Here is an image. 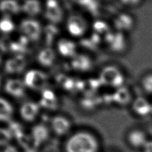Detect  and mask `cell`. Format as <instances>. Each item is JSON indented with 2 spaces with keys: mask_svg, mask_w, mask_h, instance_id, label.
<instances>
[{
  "mask_svg": "<svg viewBox=\"0 0 152 152\" xmlns=\"http://www.w3.org/2000/svg\"><path fill=\"white\" fill-rule=\"evenodd\" d=\"M67 28L72 35L80 36L84 33L86 29V23L81 17L77 15H73L68 20Z\"/></svg>",
  "mask_w": 152,
  "mask_h": 152,
  "instance_id": "9c48e42d",
  "label": "cell"
},
{
  "mask_svg": "<svg viewBox=\"0 0 152 152\" xmlns=\"http://www.w3.org/2000/svg\"><path fill=\"white\" fill-rule=\"evenodd\" d=\"M51 128L53 132L59 136L68 134L72 126L71 121L62 115L55 116L51 120Z\"/></svg>",
  "mask_w": 152,
  "mask_h": 152,
  "instance_id": "52a82bcc",
  "label": "cell"
},
{
  "mask_svg": "<svg viewBox=\"0 0 152 152\" xmlns=\"http://www.w3.org/2000/svg\"><path fill=\"white\" fill-rule=\"evenodd\" d=\"M0 84H1V79H0Z\"/></svg>",
  "mask_w": 152,
  "mask_h": 152,
  "instance_id": "f546056e",
  "label": "cell"
},
{
  "mask_svg": "<svg viewBox=\"0 0 152 152\" xmlns=\"http://www.w3.org/2000/svg\"><path fill=\"white\" fill-rule=\"evenodd\" d=\"M106 152H117V151H116L115 150H109V151H107Z\"/></svg>",
  "mask_w": 152,
  "mask_h": 152,
  "instance_id": "83f0119b",
  "label": "cell"
},
{
  "mask_svg": "<svg viewBox=\"0 0 152 152\" xmlns=\"http://www.w3.org/2000/svg\"><path fill=\"white\" fill-rule=\"evenodd\" d=\"M26 64L24 58L20 55L9 59L5 65V71L9 74H15L21 72Z\"/></svg>",
  "mask_w": 152,
  "mask_h": 152,
  "instance_id": "8fae6325",
  "label": "cell"
},
{
  "mask_svg": "<svg viewBox=\"0 0 152 152\" xmlns=\"http://www.w3.org/2000/svg\"><path fill=\"white\" fill-rule=\"evenodd\" d=\"M151 115H152V100H151Z\"/></svg>",
  "mask_w": 152,
  "mask_h": 152,
  "instance_id": "f1b7e54d",
  "label": "cell"
},
{
  "mask_svg": "<svg viewBox=\"0 0 152 152\" xmlns=\"http://www.w3.org/2000/svg\"><path fill=\"white\" fill-rule=\"evenodd\" d=\"M21 9L27 14L34 16L41 11V4L38 0H26L23 3Z\"/></svg>",
  "mask_w": 152,
  "mask_h": 152,
  "instance_id": "e0dca14e",
  "label": "cell"
},
{
  "mask_svg": "<svg viewBox=\"0 0 152 152\" xmlns=\"http://www.w3.org/2000/svg\"><path fill=\"white\" fill-rule=\"evenodd\" d=\"M41 104L48 108H54L56 106V97L52 91L47 89L42 91Z\"/></svg>",
  "mask_w": 152,
  "mask_h": 152,
  "instance_id": "44dd1931",
  "label": "cell"
},
{
  "mask_svg": "<svg viewBox=\"0 0 152 152\" xmlns=\"http://www.w3.org/2000/svg\"><path fill=\"white\" fill-rule=\"evenodd\" d=\"M24 152H36V151L34 150H33V149H28Z\"/></svg>",
  "mask_w": 152,
  "mask_h": 152,
  "instance_id": "4316f807",
  "label": "cell"
},
{
  "mask_svg": "<svg viewBox=\"0 0 152 152\" xmlns=\"http://www.w3.org/2000/svg\"><path fill=\"white\" fill-rule=\"evenodd\" d=\"M14 28V24L8 15L0 20V30L4 33H9Z\"/></svg>",
  "mask_w": 152,
  "mask_h": 152,
  "instance_id": "7402d4cb",
  "label": "cell"
},
{
  "mask_svg": "<svg viewBox=\"0 0 152 152\" xmlns=\"http://www.w3.org/2000/svg\"><path fill=\"white\" fill-rule=\"evenodd\" d=\"M21 8L15 0H3L0 2V11L8 14H16L19 12Z\"/></svg>",
  "mask_w": 152,
  "mask_h": 152,
  "instance_id": "2e32d148",
  "label": "cell"
},
{
  "mask_svg": "<svg viewBox=\"0 0 152 152\" xmlns=\"http://www.w3.org/2000/svg\"><path fill=\"white\" fill-rule=\"evenodd\" d=\"M11 134L10 131L0 128V145L7 143L11 138Z\"/></svg>",
  "mask_w": 152,
  "mask_h": 152,
  "instance_id": "603a6c76",
  "label": "cell"
},
{
  "mask_svg": "<svg viewBox=\"0 0 152 152\" xmlns=\"http://www.w3.org/2000/svg\"><path fill=\"white\" fill-rule=\"evenodd\" d=\"M58 50L65 56H74L76 46L74 42L66 39H61L58 43Z\"/></svg>",
  "mask_w": 152,
  "mask_h": 152,
  "instance_id": "5bb4252c",
  "label": "cell"
},
{
  "mask_svg": "<svg viewBox=\"0 0 152 152\" xmlns=\"http://www.w3.org/2000/svg\"><path fill=\"white\" fill-rule=\"evenodd\" d=\"M25 85L35 90H43L48 83L47 75L39 70H30L28 71L24 77Z\"/></svg>",
  "mask_w": 152,
  "mask_h": 152,
  "instance_id": "5b68a950",
  "label": "cell"
},
{
  "mask_svg": "<svg viewBox=\"0 0 152 152\" xmlns=\"http://www.w3.org/2000/svg\"><path fill=\"white\" fill-rule=\"evenodd\" d=\"M73 1L80 5H87L90 2L91 0H73Z\"/></svg>",
  "mask_w": 152,
  "mask_h": 152,
  "instance_id": "484cf974",
  "label": "cell"
},
{
  "mask_svg": "<svg viewBox=\"0 0 152 152\" xmlns=\"http://www.w3.org/2000/svg\"><path fill=\"white\" fill-rule=\"evenodd\" d=\"M20 30L26 38L32 40H37L41 34L40 23L33 19H26L21 21Z\"/></svg>",
  "mask_w": 152,
  "mask_h": 152,
  "instance_id": "8992f818",
  "label": "cell"
},
{
  "mask_svg": "<svg viewBox=\"0 0 152 152\" xmlns=\"http://www.w3.org/2000/svg\"><path fill=\"white\" fill-rule=\"evenodd\" d=\"M129 106L132 113L137 118H145L151 115V100L145 95L134 97Z\"/></svg>",
  "mask_w": 152,
  "mask_h": 152,
  "instance_id": "277c9868",
  "label": "cell"
},
{
  "mask_svg": "<svg viewBox=\"0 0 152 152\" xmlns=\"http://www.w3.org/2000/svg\"><path fill=\"white\" fill-rule=\"evenodd\" d=\"M32 138L37 144H41L48 137V129L43 125L36 126L32 130Z\"/></svg>",
  "mask_w": 152,
  "mask_h": 152,
  "instance_id": "ffe728a7",
  "label": "cell"
},
{
  "mask_svg": "<svg viewBox=\"0 0 152 152\" xmlns=\"http://www.w3.org/2000/svg\"><path fill=\"white\" fill-rule=\"evenodd\" d=\"M149 139L145 131L138 127L128 129L125 134L126 144L134 150H142Z\"/></svg>",
  "mask_w": 152,
  "mask_h": 152,
  "instance_id": "7a4b0ae2",
  "label": "cell"
},
{
  "mask_svg": "<svg viewBox=\"0 0 152 152\" xmlns=\"http://www.w3.org/2000/svg\"><path fill=\"white\" fill-rule=\"evenodd\" d=\"M25 84L18 79H10L5 86V90L10 95L19 97L22 96L24 93Z\"/></svg>",
  "mask_w": 152,
  "mask_h": 152,
  "instance_id": "7c38bea8",
  "label": "cell"
},
{
  "mask_svg": "<svg viewBox=\"0 0 152 152\" xmlns=\"http://www.w3.org/2000/svg\"><path fill=\"white\" fill-rule=\"evenodd\" d=\"M14 115L12 104L6 99L0 97V122L10 121Z\"/></svg>",
  "mask_w": 152,
  "mask_h": 152,
  "instance_id": "4fadbf2b",
  "label": "cell"
},
{
  "mask_svg": "<svg viewBox=\"0 0 152 152\" xmlns=\"http://www.w3.org/2000/svg\"><path fill=\"white\" fill-rule=\"evenodd\" d=\"M46 17L52 23H59L62 18V11L56 0H48L45 12Z\"/></svg>",
  "mask_w": 152,
  "mask_h": 152,
  "instance_id": "30bf717a",
  "label": "cell"
},
{
  "mask_svg": "<svg viewBox=\"0 0 152 152\" xmlns=\"http://www.w3.org/2000/svg\"><path fill=\"white\" fill-rule=\"evenodd\" d=\"M64 148L65 152H100L101 142L95 133L81 129L68 137Z\"/></svg>",
  "mask_w": 152,
  "mask_h": 152,
  "instance_id": "6da1fadb",
  "label": "cell"
},
{
  "mask_svg": "<svg viewBox=\"0 0 152 152\" xmlns=\"http://www.w3.org/2000/svg\"><path fill=\"white\" fill-rule=\"evenodd\" d=\"M72 66L77 70L87 71L91 66V61L87 56L78 55L74 56L72 61Z\"/></svg>",
  "mask_w": 152,
  "mask_h": 152,
  "instance_id": "d6986e66",
  "label": "cell"
},
{
  "mask_svg": "<svg viewBox=\"0 0 152 152\" xmlns=\"http://www.w3.org/2000/svg\"><path fill=\"white\" fill-rule=\"evenodd\" d=\"M39 106L33 102L24 103L20 107L19 113L21 118L25 121L30 122L34 121L38 117Z\"/></svg>",
  "mask_w": 152,
  "mask_h": 152,
  "instance_id": "ba28073f",
  "label": "cell"
},
{
  "mask_svg": "<svg viewBox=\"0 0 152 152\" xmlns=\"http://www.w3.org/2000/svg\"><path fill=\"white\" fill-rule=\"evenodd\" d=\"M142 150L143 152H152V140L149 139Z\"/></svg>",
  "mask_w": 152,
  "mask_h": 152,
  "instance_id": "d4e9b609",
  "label": "cell"
},
{
  "mask_svg": "<svg viewBox=\"0 0 152 152\" xmlns=\"http://www.w3.org/2000/svg\"><path fill=\"white\" fill-rule=\"evenodd\" d=\"M140 86L145 96H152V71H147L142 75Z\"/></svg>",
  "mask_w": 152,
  "mask_h": 152,
  "instance_id": "9a60e30c",
  "label": "cell"
},
{
  "mask_svg": "<svg viewBox=\"0 0 152 152\" xmlns=\"http://www.w3.org/2000/svg\"><path fill=\"white\" fill-rule=\"evenodd\" d=\"M100 81L107 85L116 86L118 88L122 86L124 81L123 71L118 66L109 65L106 66L101 72Z\"/></svg>",
  "mask_w": 152,
  "mask_h": 152,
  "instance_id": "3957f363",
  "label": "cell"
},
{
  "mask_svg": "<svg viewBox=\"0 0 152 152\" xmlns=\"http://www.w3.org/2000/svg\"><path fill=\"white\" fill-rule=\"evenodd\" d=\"M55 58V53L53 50L47 48L42 50L38 55V61L43 66H50Z\"/></svg>",
  "mask_w": 152,
  "mask_h": 152,
  "instance_id": "ac0fdd59",
  "label": "cell"
},
{
  "mask_svg": "<svg viewBox=\"0 0 152 152\" xmlns=\"http://www.w3.org/2000/svg\"><path fill=\"white\" fill-rule=\"evenodd\" d=\"M12 42L7 37H2L0 39V49L4 52L11 50Z\"/></svg>",
  "mask_w": 152,
  "mask_h": 152,
  "instance_id": "cb8c5ba5",
  "label": "cell"
}]
</instances>
